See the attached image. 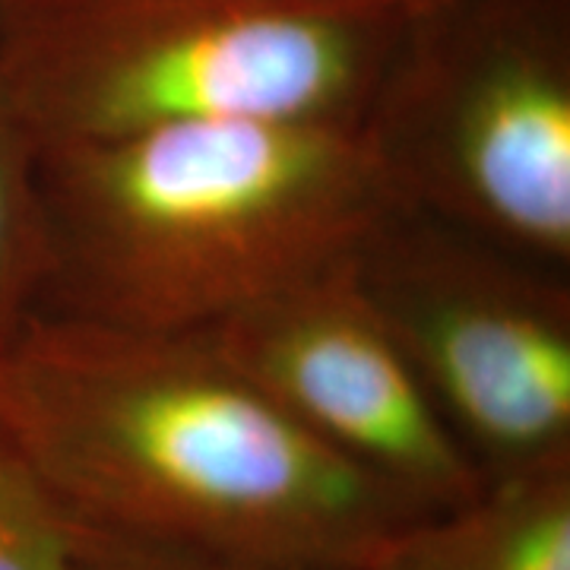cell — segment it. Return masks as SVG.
<instances>
[{"instance_id":"1","label":"cell","mask_w":570,"mask_h":570,"mask_svg":"<svg viewBox=\"0 0 570 570\" xmlns=\"http://www.w3.org/2000/svg\"><path fill=\"white\" fill-rule=\"evenodd\" d=\"M0 428L82 532L264 570H362L400 491L247 384L204 336L32 311L0 336Z\"/></svg>"},{"instance_id":"2","label":"cell","mask_w":570,"mask_h":570,"mask_svg":"<svg viewBox=\"0 0 570 570\" xmlns=\"http://www.w3.org/2000/svg\"><path fill=\"white\" fill-rule=\"evenodd\" d=\"M36 311L206 336L352 261L393 209L358 124L223 118L48 149Z\"/></svg>"},{"instance_id":"3","label":"cell","mask_w":570,"mask_h":570,"mask_svg":"<svg viewBox=\"0 0 570 570\" xmlns=\"http://www.w3.org/2000/svg\"><path fill=\"white\" fill-rule=\"evenodd\" d=\"M415 0H0L39 153L223 118L358 124Z\"/></svg>"},{"instance_id":"4","label":"cell","mask_w":570,"mask_h":570,"mask_svg":"<svg viewBox=\"0 0 570 570\" xmlns=\"http://www.w3.org/2000/svg\"><path fill=\"white\" fill-rule=\"evenodd\" d=\"M358 134L396 206L570 273V0H415Z\"/></svg>"},{"instance_id":"5","label":"cell","mask_w":570,"mask_h":570,"mask_svg":"<svg viewBox=\"0 0 570 570\" xmlns=\"http://www.w3.org/2000/svg\"><path fill=\"white\" fill-rule=\"evenodd\" d=\"M348 266L485 479L568 463V269L403 206Z\"/></svg>"},{"instance_id":"6","label":"cell","mask_w":570,"mask_h":570,"mask_svg":"<svg viewBox=\"0 0 570 570\" xmlns=\"http://www.w3.org/2000/svg\"><path fill=\"white\" fill-rule=\"evenodd\" d=\"M204 340L295 425L419 510L463 504L485 485L348 261L228 317Z\"/></svg>"},{"instance_id":"7","label":"cell","mask_w":570,"mask_h":570,"mask_svg":"<svg viewBox=\"0 0 570 570\" xmlns=\"http://www.w3.org/2000/svg\"><path fill=\"white\" fill-rule=\"evenodd\" d=\"M362 570H570V460L485 479L409 520Z\"/></svg>"},{"instance_id":"8","label":"cell","mask_w":570,"mask_h":570,"mask_svg":"<svg viewBox=\"0 0 570 570\" xmlns=\"http://www.w3.org/2000/svg\"><path fill=\"white\" fill-rule=\"evenodd\" d=\"M39 146L0 89V336L29 317L45 285Z\"/></svg>"},{"instance_id":"9","label":"cell","mask_w":570,"mask_h":570,"mask_svg":"<svg viewBox=\"0 0 570 570\" xmlns=\"http://www.w3.org/2000/svg\"><path fill=\"white\" fill-rule=\"evenodd\" d=\"M0 570H86L80 539L0 428Z\"/></svg>"},{"instance_id":"10","label":"cell","mask_w":570,"mask_h":570,"mask_svg":"<svg viewBox=\"0 0 570 570\" xmlns=\"http://www.w3.org/2000/svg\"><path fill=\"white\" fill-rule=\"evenodd\" d=\"M77 530V527H73ZM86 570H264L247 568V564H232V561H213V558H194V554H178V551L142 549V546H127L105 535L77 530Z\"/></svg>"}]
</instances>
